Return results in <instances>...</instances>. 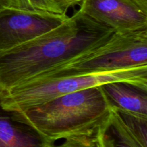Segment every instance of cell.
<instances>
[{"mask_svg": "<svg viewBox=\"0 0 147 147\" xmlns=\"http://www.w3.org/2000/svg\"><path fill=\"white\" fill-rule=\"evenodd\" d=\"M110 112L99 86L58 96L21 113H11L56 142L70 136L96 135Z\"/></svg>", "mask_w": 147, "mask_h": 147, "instance_id": "obj_2", "label": "cell"}, {"mask_svg": "<svg viewBox=\"0 0 147 147\" xmlns=\"http://www.w3.org/2000/svg\"><path fill=\"white\" fill-rule=\"evenodd\" d=\"M118 113L141 142L147 146V117L122 112Z\"/></svg>", "mask_w": 147, "mask_h": 147, "instance_id": "obj_10", "label": "cell"}, {"mask_svg": "<svg viewBox=\"0 0 147 147\" xmlns=\"http://www.w3.org/2000/svg\"><path fill=\"white\" fill-rule=\"evenodd\" d=\"M5 1L7 7L24 9L22 0H5Z\"/></svg>", "mask_w": 147, "mask_h": 147, "instance_id": "obj_15", "label": "cell"}, {"mask_svg": "<svg viewBox=\"0 0 147 147\" xmlns=\"http://www.w3.org/2000/svg\"><path fill=\"white\" fill-rule=\"evenodd\" d=\"M53 147H98L96 134L93 136H70L63 139L59 144L53 145Z\"/></svg>", "mask_w": 147, "mask_h": 147, "instance_id": "obj_11", "label": "cell"}, {"mask_svg": "<svg viewBox=\"0 0 147 147\" xmlns=\"http://www.w3.org/2000/svg\"><path fill=\"white\" fill-rule=\"evenodd\" d=\"M68 17L67 14L4 7L0 10V53L45 34Z\"/></svg>", "mask_w": 147, "mask_h": 147, "instance_id": "obj_5", "label": "cell"}, {"mask_svg": "<svg viewBox=\"0 0 147 147\" xmlns=\"http://www.w3.org/2000/svg\"><path fill=\"white\" fill-rule=\"evenodd\" d=\"M55 4H57L59 7L64 12L67 13V10L71 7L80 4L82 0H53Z\"/></svg>", "mask_w": 147, "mask_h": 147, "instance_id": "obj_14", "label": "cell"}, {"mask_svg": "<svg viewBox=\"0 0 147 147\" xmlns=\"http://www.w3.org/2000/svg\"><path fill=\"white\" fill-rule=\"evenodd\" d=\"M144 66H147V30L114 32L103 44L29 81Z\"/></svg>", "mask_w": 147, "mask_h": 147, "instance_id": "obj_4", "label": "cell"}, {"mask_svg": "<svg viewBox=\"0 0 147 147\" xmlns=\"http://www.w3.org/2000/svg\"><path fill=\"white\" fill-rule=\"evenodd\" d=\"M104 130L112 147H147L131 131L119 113L111 109L108 120L104 123Z\"/></svg>", "mask_w": 147, "mask_h": 147, "instance_id": "obj_9", "label": "cell"}, {"mask_svg": "<svg viewBox=\"0 0 147 147\" xmlns=\"http://www.w3.org/2000/svg\"><path fill=\"white\" fill-rule=\"evenodd\" d=\"M23 1L27 10H40L55 14H67L53 0H23Z\"/></svg>", "mask_w": 147, "mask_h": 147, "instance_id": "obj_12", "label": "cell"}, {"mask_svg": "<svg viewBox=\"0 0 147 147\" xmlns=\"http://www.w3.org/2000/svg\"><path fill=\"white\" fill-rule=\"evenodd\" d=\"M116 81L127 82L147 89V66L31 80L0 94V105L7 111L21 113L58 96Z\"/></svg>", "mask_w": 147, "mask_h": 147, "instance_id": "obj_3", "label": "cell"}, {"mask_svg": "<svg viewBox=\"0 0 147 147\" xmlns=\"http://www.w3.org/2000/svg\"><path fill=\"white\" fill-rule=\"evenodd\" d=\"M55 143L0 105V147H53Z\"/></svg>", "mask_w": 147, "mask_h": 147, "instance_id": "obj_7", "label": "cell"}, {"mask_svg": "<svg viewBox=\"0 0 147 147\" xmlns=\"http://www.w3.org/2000/svg\"><path fill=\"white\" fill-rule=\"evenodd\" d=\"M114 32L78 10L56 28L0 53V94L103 44Z\"/></svg>", "mask_w": 147, "mask_h": 147, "instance_id": "obj_1", "label": "cell"}, {"mask_svg": "<svg viewBox=\"0 0 147 147\" xmlns=\"http://www.w3.org/2000/svg\"><path fill=\"white\" fill-rule=\"evenodd\" d=\"M5 7H7L5 0H0V10H1Z\"/></svg>", "mask_w": 147, "mask_h": 147, "instance_id": "obj_17", "label": "cell"}, {"mask_svg": "<svg viewBox=\"0 0 147 147\" xmlns=\"http://www.w3.org/2000/svg\"><path fill=\"white\" fill-rule=\"evenodd\" d=\"M111 109L147 117V89L127 82L116 81L101 86Z\"/></svg>", "mask_w": 147, "mask_h": 147, "instance_id": "obj_8", "label": "cell"}, {"mask_svg": "<svg viewBox=\"0 0 147 147\" xmlns=\"http://www.w3.org/2000/svg\"><path fill=\"white\" fill-rule=\"evenodd\" d=\"M79 10L115 32L147 30V14L130 0H82Z\"/></svg>", "mask_w": 147, "mask_h": 147, "instance_id": "obj_6", "label": "cell"}, {"mask_svg": "<svg viewBox=\"0 0 147 147\" xmlns=\"http://www.w3.org/2000/svg\"><path fill=\"white\" fill-rule=\"evenodd\" d=\"M98 147H112L109 138L104 130V124L102 125L96 133Z\"/></svg>", "mask_w": 147, "mask_h": 147, "instance_id": "obj_13", "label": "cell"}, {"mask_svg": "<svg viewBox=\"0 0 147 147\" xmlns=\"http://www.w3.org/2000/svg\"><path fill=\"white\" fill-rule=\"evenodd\" d=\"M139 7L144 13L147 14V0H130Z\"/></svg>", "mask_w": 147, "mask_h": 147, "instance_id": "obj_16", "label": "cell"}]
</instances>
